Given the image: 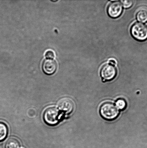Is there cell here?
I'll return each mask as SVG.
<instances>
[{"label":"cell","instance_id":"obj_9","mask_svg":"<svg viewBox=\"0 0 147 148\" xmlns=\"http://www.w3.org/2000/svg\"><path fill=\"white\" fill-rule=\"evenodd\" d=\"M20 145L18 140L14 138L8 139L6 143L5 148H20Z\"/></svg>","mask_w":147,"mask_h":148},{"label":"cell","instance_id":"obj_8","mask_svg":"<svg viewBox=\"0 0 147 148\" xmlns=\"http://www.w3.org/2000/svg\"><path fill=\"white\" fill-rule=\"evenodd\" d=\"M136 17L138 21L142 23L147 21V7H142L140 8L137 13Z\"/></svg>","mask_w":147,"mask_h":148},{"label":"cell","instance_id":"obj_2","mask_svg":"<svg viewBox=\"0 0 147 148\" xmlns=\"http://www.w3.org/2000/svg\"><path fill=\"white\" fill-rule=\"evenodd\" d=\"M62 117V114L57 108L51 107L47 108L45 111L44 119L49 125H56L60 122Z\"/></svg>","mask_w":147,"mask_h":148},{"label":"cell","instance_id":"obj_6","mask_svg":"<svg viewBox=\"0 0 147 148\" xmlns=\"http://www.w3.org/2000/svg\"><path fill=\"white\" fill-rule=\"evenodd\" d=\"M123 11V7L121 3L118 1H114L109 4L107 8L109 15L113 18L120 16Z\"/></svg>","mask_w":147,"mask_h":148},{"label":"cell","instance_id":"obj_11","mask_svg":"<svg viewBox=\"0 0 147 148\" xmlns=\"http://www.w3.org/2000/svg\"><path fill=\"white\" fill-rule=\"evenodd\" d=\"M116 107L120 110H124L126 108L127 103L126 101L122 99H119L116 101Z\"/></svg>","mask_w":147,"mask_h":148},{"label":"cell","instance_id":"obj_13","mask_svg":"<svg viewBox=\"0 0 147 148\" xmlns=\"http://www.w3.org/2000/svg\"><path fill=\"white\" fill-rule=\"evenodd\" d=\"M45 56L47 59H52L55 57L54 52L51 50H48L46 52Z\"/></svg>","mask_w":147,"mask_h":148},{"label":"cell","instance_id":"obj_1","mask_svg":"<svg viewBox=\"0 0 147 148\" xmlns=\"http://www.w3.org/2000/svg\"><path fill=\"white\" fill-rule=\"evenodd\" d=\"M100 112L102 117L108 121L116 119L119 114L117 107L110 102H106L102 104L100 108Z\"/></svg>","mask_w":147,"mask_h":148},{"label":"cell","instance_id":"obj_3","mask_svg":"<svg viewBox=\"0 0 147 148\" xmlns=\"http://www.w3.org/2000/svg\"><path fill=\"white\" fill-rule=\"evenodd\" d=\"M131 33L136 40L145 41L147 40V26L141 23H135L131 27Z\"/></svg>","mask_w":147,"mask_h":148},{"label":"cell","instance_id":"obj_4","mask_svg":"<svg viewBox=\"0 0 147 148\" xmlns=\"http://www.w3.org/2000/svg\"><path fill=\"white\" fill-rule=\"evenodd\" d=\"M117 74V69L114 65L110 63L104 65L101 69V76L104 81L112 80Z\"/></svg>","mask_w":147,"mask_h":148},{"label":"cell","instance_id":"obj_10","mask_svg":"<svg viewBox=\"0 0 147 148\" xmlns=\"http://www.w3.org/2000/svg\"><path fill=\"white\" fill-rule=\"evenodd\" d=\"M8 133V129L4 123L0 122V141H3L6 138Z\"/></svg>","mask_w":147,"mask_h":148},{"label":"cell","instance_id":"obj_12","mask_svg":"<svg viewBox=\"0 0 147 148\" xmlns=\"http://www.w3.org/2000/svg\"><path fill=\"white\" fill-rule=\"evenodd\" d=\"M124 7L125 8H129L132 6L133 4L132 1H121Z\"/></svg>","mask_w":147,"mask_h":148},{"label":"cell","instance_id":"obj_7","mask_svg":"<svg viewBox=\"0 0 147 148\" xmlns=\"http://www.w3.org/2000/svg\"><path fill=\"white\" fill-rule=\"evenodd\" d=\"M57 64L53 59H47L43 62L42 69L45 73L50 75L54 73L57 70Z\"/></svg>","mask_w":147,"mask_h":148},{"label":"cell","instance_id":"obj_5","mask_svg":"<svg viewBox=\"0 0 147 148\" xmlns=\"http://www.w3.org/2000/svg\"><path fill=\"white\" fill-rule=\"evenodd\" d=\"M57 106L59 110L66 114H71L75 108L74 101L68 97H64L59 100Z\"/></svg>","mask_w":147,"mask_h":148}]
</instances>
